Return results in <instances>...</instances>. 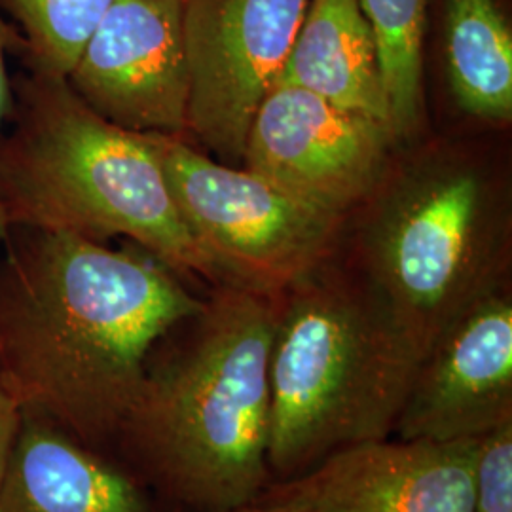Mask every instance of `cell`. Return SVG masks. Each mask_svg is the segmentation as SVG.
Masks as SVG:
<instances>
[{"instance_id":"cell-1","label":"cell","mask_w":512,"mask_h":512,"mask_svg":"<svg viewBox=\"0 0 512 512\" xmlns=\"http://www.w3.org/2000/svg\"><path fill=\"white\" fill-rule=\"evenodd\" d=\"M0 256V374L23 412L105 452L137 403L158 342L202 310L145 251L14 230Z\"/></svg>"},{"instance_id":"cell-2","label":"cell","mask_w":512,"mask_h":512,"mask_svg":"<svg viewBox=\"0 0 512 512\" xmlns=\"http://www.w3.org/2000/svg\"><path fill=\"white\" fill-rule=\"evenodd\" d=\"M277 294L217 285L150 355L116 446L124 465L177 511H234L272 482Z\"/></svg>"},{"instance_id":"cell-3","label":"cell","mask_w":512,"mask_h":512,"mask_svg":"<svg viewBox=\"0 0 512 512\" xmlns=\"http://www.w3.org/2000/svg\"><path fill=\"white\" fill-rule=\"evenodd\" d=\"M340 249L420 363L461 313L511 283L507 165L476 143L397 147L349 211Z\"/></svg>"},{"instance_id":"cell-4","label":"cell","mask_w":512,"mask_h":512,"mask_svg":"<svg viewBox=\"0 0 512 512\" xmlns=\"http://www.w3.org/2000/svg\"><path fill=\"white\" fill-rule=\"evenodd\" d=\"M0 137V239L14 230L105 243L128 238L165 268L224 285L192 238L165 179L158 133L120 128L63 76L25 69Z\"/></svg>"},{"instance_id":"cell-5","label":"cell","mask_w":512,"mask_h":512,"mask_svg":"<svg viewBox=\"0 0 512 512\" xmlns=\"http://www.w3.org/2000/svg\"><path fill=\"white\" fill-rule=\"evenodd\" d=\"M416 366L342 249L283 289L268 368L272 482L349 446L393 437Z\"/></svg>"},{"instance_id":"cell-6","label":"cell","mask_w":512,"mask_h":512,"mask_svg":"<svg viewBox=\"0 0 512 512\" xmlns=\"http://www.w3.org/2000/svg\"><path fill=\"white\" fill-rule=\"evenodd\" d=\"M158 137L171 196L224 285L281 293L340 249L346 215L215 162L184 137Z\"/></svg>"},{"instance_id":"cell-7","label":"cell","mask_w":512,"mask_h":512,"mask_svg":"<svg viewBox=\"0 0 512 512\" xmlns=\"http://www.w3.org/2000/svg\"><path fill=\"white\" fill-rule=\"evenodd\" d=\"M310 0H184L186 139L241 165L247 131L274 88Z\"/></svg>"},{"instance_id":"cell-8","label":"cell","mask_w":512,"mask_h":512,"mask_svg":"<svg viewBox=\"0 0 512 512\" xmlns=\"http://www.w3.org/2000/svg\"><path fill=\"white\" fill-rule=\"evenodd\" d=\"M397 147L384 122L298 86L274 84L251 120L241 167L348 217L380 181Z\"/></svg>"},{"instance_id":"cell-9","label":"cell","mask_w":512,"mask_h":512,"mask_svg":"<svg viewBox=\"0 0 512 512\" xmlns=\"http://www.w3.org/2000/svg\"><path fill=\"white\" fill-rule=\"evenodd\" d=\"M184 0H112L67 82L99 116L186 139Z\"/></svg>"},{"instance_id":"cell-10","label":"cell","mask_w":512,"mask_h":512,"mask_svg":"<svg viewBox=\"0 0 512 512\" xmlns=\"http://www.w3.org/2000/svg\"><path fill=\"white\" fill-rule=\"evenodd\" d=\"M512 421L511 283L473 304L423 355L393 439L459 442Z\"/></svg>"},{"instance_id":"cell-11","label":"cell","mask_w":512,"mask_h":512,"mask_svg":"<svg viewBox=\"0 0 512 512\" xmlns=\"http://www.w3.org/2000/svg\"><path fill=\"white\" fill-rule=\"evenodd\" d=\"M475 444L363 442L256 497L291 512H475Z\"/></svg>"},{"instance_id":"cell-12","label":"cell","mask_w":512,"mask_h":512,"mask_svg":"<svg viewBox=\"0 0 512 512\" xmlns=\"http://www.w3.org/2000/svg\"><path fill=\"white\" fill-rule=\"evenodd\" d=\"M0 512H181L105 452L23 412Z\"/></svg>"},{"instance_id":"cell-13","label":"cell","mask_w":512,"mask_h":512,"mask_svg":"<svg viewBox=\"0 0 512 512\" xmlns=\"http://www.w3.org/2000/svg\"><path fill=\"white\" fill-rule=\"evenodd\" d=\"M275 84L317 93L391 129L378 44L361 0H310Z\"/></svg>"},{"instance_id":"cell-14","label":"cell","mask_w":512,"mask_h":512,"mask_svg":"<svg viewBox=\"0 0 512 512\" xmlns=\"http://www.w3.org/2000/svg\"><path fill=\"white\" fill-rule=\"evenodd\" d=\"M444 67L459 109L492 126L512 120V25L501 0H442Z\"/></svg>"},{"instance_id":"cell-15","label":"cell","mask_w":512,"mask_h":512,"mask_svg":"<svg viewBox=\"0 0 512 512\" xmlns=\"http://www.w3.org/2000/svg\"><path fill=\"white\" fill-rule=\"evenodd\" d=\"M431 0H361L378 44L391 129L399 145L423 128V57Z\"/></svg>"},{"instance_id":"cell-16","label":"cell","mask_w":512,"mask_h":512,"mask_svg":"<svg viewBox=\"0 0 512 512\" xmlns=\"http://www.w3.org/2000/svg\"><path fill=\"white\" fill-rule=\"evenodd\" d=\"M112 0H0L25 69L67 78Z\"/></svg>"},{"instance_id":"cell-17","label":"cell","mask_w":512,"mask_h":512,"mask_svg":"<svg viewBox=\"0 0 512 512\" xmlns=\"http://www.w3.org/2000/svg\"><path fill=\"white\" fill-rule=\"evenodd\" d=\"M473 505L475 512H512V421L476 439Z\"/></svg>"},{"instance_id":"cell-18","label":"cell","mask_w":512,"mask_h":512,"mask_svg":"<svg viewBox=\"0 0 512 512\" xmlns=\"http://www.w3.org/2000/svg\"><path fill=\"white\" fill-rule=\"evenodd\" d=\"M23 408L0 374V486L21 431Z\"/></svg>"},{"instance_id":"cell-19","label":"cell","mask_w":512,"mask_h":512,"mask_svg":"<svg viewBox=\"0 0 512 512\" xmlns=\"http://www.w3.org/2000/svg\"><path fill=\"white\" fill-rule=\"evenodd\" d=\"M18 33L14 31V27L4 21L2 12H0V137H2V128H4V120L10 109V76L6 69V54H14L16 46H18Z\"/></svg>"},{"instance_id":"cell-20","label":"cell","mask_w":512,"mask_h":512,"mask_svg":"<svg viewBox=\"0 0 512 512\" xmlns=\"http://www.w3.org/2000/svg\"><path fill=\"white\" fill-rule=\"evenodd\" d=\"M230 512H291L287 511V509H283V507H279V505H275V503H270V501H266V499H260V497H255L251 503H247V505H243V507H238V509H234V511Z\"/></svg>"}]
</instances>
